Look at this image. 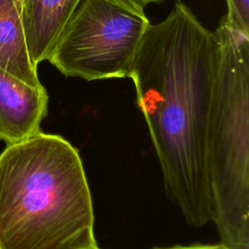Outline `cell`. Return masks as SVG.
Instances as JSON below:
<instances>
[{
  "label": "cell",
  "instance_id": "7a4b0ae2",
  "mask_svg": "<svg viewBox=\"0 0 249 249\" xmlns=\"http://www.w3.org/2000/svg\"><path fill=\"white\" fill-rule=\"evenodd\" d=\"M90 190L79 152L40 132L0 154V249L95 245Z\"/></svg>",
  "mask_w": 249,
  "mask_h": 249
},
{
  "label": "cell",
  "instance_id": "5b68a950",
  "mask_svg": "<svg viewBox=\"0 0 249 249\" xmlns=\"http://www.w3.org/2000/svg\"><path fill=\"white\" fill-rule=\"evenodd\" d=\"M48 102L44 86H30L0 69V140L12 145L40 133Z\"/></svg>",
  "mask_w": 249,
  "mask_h": 249
},
{
  "label": "cell",
  "instance_id": "ba28073f",
  "mask_svg": "<svg viewBox=\"0 0 249 249\" xmlns=\"http://www.w3.org/2000/svg\"><path fill=\"white\" fill-rule=\"evenodd\" d=\"M227 22L233 29L249 35V0H226Z\"/></svg>",
  "mask_w": 249,
  "mask_h": 249
},
{
  "label": "cell",
  "instance_id": "30bf717a",
  "mask_svg": "<svg viewBox=\"0 0 249 249\" xmlns=\"http://www.w3.org/2000/svg\"><path fill=\"white\" fill-rule=\"evenodd\" d=\"M130 1H132L135 4L141 6L142 8H144L148 4H151V3H160V2H162L164 0H130Z\"/></svg>",
  "mask_w": 249,
  "mask_h": 249
},
{
  "label": "cell",
  "instance_id": "8fae6325",
  "mask_svg": "<svg viewBox=\"0 0 249 249\" xmlns=\"http://www.w3.org/2000/svg\"><path fill=\"white\" fill-rule=\"evenodd\" d=\"M85 249H100V248L97 246V244H95V245H92V246L88 247V248H85Z\"/></svg>",
  "mask_w": 249,
  "mask_h": 249
},
{
  "label": "cell",
  "instance_id": "52a82bcc",
  "mask_svg": "<svg viewBox=\"0 0 249 249\" xmlns=\"http://www.w3.org/2000/svg\"><path fill=\"white\" fill-rule=\"evenodd\" d=\"M0 69L30 86H43L27 51L17 0H0Z\"/></svg>",
  "mask_w": 249,
  "mask_h": 249
},
{
  "label": "cell",
  "instance_id": "7c38bea8",
  "mask_svg": "<svg viewBox=\"0 0 249 249\" xmlns=\"http://www.w3.org/2000/svg\"><path fill=\"white\" fill-rule=\"evenodd\" d=\"M17 1H18V2H19V3H21V2H22V1H23V0H17Z\"/></svg>",
  "mask_w": 249,
  "mask_h": 249
},
{
  "label": "cell",
  "instance_id": "9c48e42d",
  "mask_svg": "<svg viewBox=\"0 0 249 249\" xmlns=\"http://www.w3.org/2000/svg\"><path fill=\"white\" fill-rule=\"evenodd\" d=\"M153 249H235L224 242L217 244H191V245H176L167 248H153Z\"/></svg>",
  "mask_w": 249,
  "mask_h": 249
},
{
  "label": "cell",
  "instance_id": "3957f363",
  "mask_svg": "<svg viewBox=\"0 0 249 249\" xmlns=\"http://www.w3.org/2000/svg\"><path fill=\"white\" fill-rule=\"evenodd\" d=\"M213 33L218 60L206 136L211 221L222 242L249 249V35L225 16Z\"/></svg>",
  "mask_w": 249,
  "mask_h": 249
},
{
  "label": "cell",
  "instance_id": "4fadbf2b",
  "mask_svg": "<svg viewBox=\"0 0 249 249\" xmlns=\"http://www.w3.org/2000/svg\"><path fill=\"white\" fill-rule=\"evenodd\" d=\"M0 141H1V140H0Z\"/></svg>",
  "mask_w": 249,
  "mask_h": 249
},
{
  "label": "cell",
  "instance_id": "8992f818",
  "mask_svg": "<svg viewBox=\"0 0 249 249\" xmlns=\"http://www.w3.org/2000/svg\"><path fill=\"white\" fill-rule=\"evenodd\" d=\"M81 0H23L21 21L30 59L35 67L47 60Z\"/></svg>",
  "mask_w": 249,
  "mask_h": 249
},
{
  "label": "cell",
  "instance_id": "277c9868",
  "mask_svg": "<svg viewBox=\"0 0 249 249\" xmlns=\"http://www.w3.org/2000/svg\"><path fill=\"white\" fill-rule=\"evenodd\" d=\"M150 24L130 0H81L47 60L66 77H127Z\"/></svg>",
  "mask_w": 249,
  "mask_h": 249
},
{
  "label": "cell",
  "instance_id": "6da1fadb",
  "mask_svg": "<svg viewBox=\"0 0 249 249\" xmlns=\"http://www.w3.org/2000/svg\"><path fill=\"white\" fill-rule=\"evenodd\" d=\"M217 60L214 33L177 0L163 20L148 26L127 75L165 191L194 227L212 216L206 136Z\"/></svg>",
  "mask_w": 249,
  "mask_h": 249
}]
</instances>
